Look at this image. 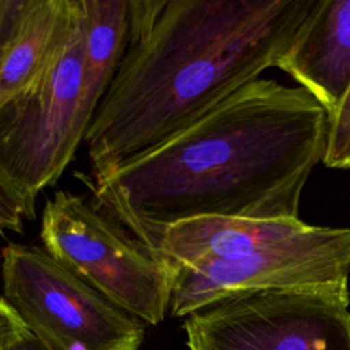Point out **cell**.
<instances>
[{
	"label": "cell",
	"mask_w": 350,
	"mask_h": 350,
	"mask_svg": "<svg viewBox=\"0 0 350 350\" xmlns=\"http://www.w3.org/2000/svg\"><path fill=\"white\" fill-rule=\"evenodd\" d=\"M327 131L306 90L258 78L105 179L81 182L131 235L198 216L297 219Z\"/></svg>",
	"instance_id": "obj_1"
},
{
	"label": "cell",
	"mask_w": 350,
	"mask_h": 350,
	"mask_svg": "<svg viewBox=\"0 0 350 350\" xmlns=\"http://www.w3.org/2000/svg\"><path fill=\"white\" fill-rule=\"evenodd\" d=\"M320 0H129L127 41L88 129L90 183L194 123L280 56Z\"/></svg>",
	"instance_id": "obj_2"
},
{
	"label": "cell",
	"mask_w": 350,
	"mask_h": 350,
	"mask_svg": "<svg viewBox=\"0 0 350 350\" xmlns=\"http://www.w3.org/2000/svg\"><path fill=\"white\" fill-rule=\"evenodd\" d=\"M131 237L175 267L172 317L249 293L349 286L346 227L312 226L299 217L198 216Z\"/></svg>",
	"instance_id": "obj_3"
},
{
	"label": "cell",
	"mask_w": 350,
	"mask_h": 350,
	"mask_svg": "<svg viewBox=\"0 0 350 350\" xmlns=\"http://www.w3.org/2000/svg\"><path fill=\"white\" fill-rule=\"evenodd\" d=\"M85 38L83 0H72L44 71L0 105V189L30 221L40 194L62 178L89 129L82 111Z\"/></svg>",
	"instance_id": "obj_4"
},
{
	"label": "cell",
	"mask_w": 350,
	"mask_h": 350,
	"mask_svg": "<svg viewBox=\"0 0 350 350\" xmlns=\"http://www.w3.org/2000/svg\"><path fill=\"white\" fill-rule=\"evenodd\" d=\"M42 247L109 302L156 325L170 312L175 267L85 196L57 190L41 212Z\"/></svg>",
	"instance_id": "obj_5"
},
{
	"label": "cell",
	"mask_w": 350,
	"mask_h": 350,
	"mask_svg": "<svg viewBox=\"0 0 350 350\" xmlns=\"http://www.w3.org/2000/svg\"><path fill=\"white\" fill-rule=\"evenodd\" d=\"M0 260L4 301L49 350H138L144 324L42 246L8 242Z\"/></svg>",
	"instance_id": "obj_6"
},
{
	"label": "cell",
	"mask_w": 350,
	"mask_h": 350,
	"mask_svg": "<svg viewBox=\"0 0 350 350\" xmlns=\"http://www.w3.org/2000/svg\"><path fill=\"white\" fill-rule=\"evenodd\" d=\"M349 286L265 290L187 316L190 350H350Z\"/></svg>",
	"instance_id": "obj_7"
},
{
	"label": "cell",
	"mask_w": 350,
	"mask_h": 350,
	"mask_svg": "<svg viewBox=\"0 0 350 350\" xmlns=\"http://www.w3.org/2000/svg\"><path fill=\"white\" fill-rule=\"evenodd\" d=\"M275 67L328 113L350 88V0H320Z\"/></svg>",
	"instance_id": "obj_8"
},
{
	"label": "cell",
	"mask_w": 350,
	"mask_h": 350,
	"mask_svg": "<svg viewBox=\"0 0 350 350\" xmlns=\"http://www.w3.org/2000/svg\"><path fill=\"white\" fill-rule=\"evenodd\" d=\"M71 7L72 0H0V105L44 71Z\"/></svg>",
	"instance_id": "obj_9"
},
{
	"label": "cell",
	"mask_w": 350,
	"mask_h": 350,
	"mask_svg": "<svg viewBox=\"0 0 350 350\" xmlns=\"http://www.w3.org/2000/svg\"><path fill=\"white\" fill-rule=\"evenodd\" d=\"M83 7L86 38L82 111L90 124L126 48L129 0H83Z\"/></svg>",
	"instance_id": "obj_10"
},
{
	"label": "cell",
	"mask_w": 350,
	"mask_h": 350,
	"mask_svg": "<svg viewBox=\"0 0 350 350\" xmlns=\"http://www.w3.org/2000/svg\"><path fill=\"white\" fill-rule=\"evenodd\" d=\"M323 163L328 168L350 170V88L338 109L328 118Z\"/></svg>",
	"instance_id": "obj_11"
},
{
	"label": "cell",
	"mask_w": 350,
	"mask_h": 350,
	"mask_svg": "<svg viewBox=\"0 0 350 350\" xmlns=\"http://www.w3.org/2000/svg\"><path fill=\"white\" fill-rule=\"evenodd\" d=\"M27 328L19 319L16 312L0 298V350H7L19 342L26 334Z\"/></svg>",
	"instance_id": "obj_12"
},
{
	"label": "cell",
	"mask_w": 350,
	"mask_h": 350,
	"mask_svg": "<svg viewBox=\"0 0 350 350\" xmlns=\"http://www.w3.org/2000/svg\"><path fill=\"white\" fill-rule=\"evenodd\" d=\"M23 234V217L12 201L0 189V237Z\"/></svg>",
	"instance_id": "obj_13"
},
{
	"label": "cell",
	"mask_w": 350,
	"mask_h": 350,
	"mask_svg": "<svg viewBox=\"0 0 350 350\" xmlns=\"http://www.w3.org/2000/svg\"><path fill=\"white\" fill-rule=\"evenodd\" d=\"M7 350H49V349L42 342H40L36 336L27 332L19 342H16L14 346H11Z\"/></svg>",
	"instance_id": "obj_14"
}]
</instances>
